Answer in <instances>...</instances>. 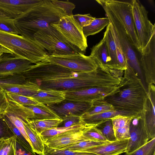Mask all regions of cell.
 Masks as SVG:
<instances>
[{
  "label": "cell",
  "mask_w": 155,
  "mask_h": 155,
  "mask_svg": "<svg viewBox=\"0 0 155 155\" xmlns=\"http://www.w3.org/2000/svg\"><path fill=\"white\" fill-rule=\"evenodd\" d=\"M0 46L15 56L32 64L45 61L48 54L37 42L18 35L0 31Z\"/></svg>",
  "instance_id": "obj_4"
},
{
  "label": "cell",
  "mask_w": 155,
  "mask_h": 155,
  "mask_svg": "<svg viewBox=\"0 0 155 155\" xmlns=\"http://www.w3.org/2000/svg\"><path fill=\"white\" fill-rule=\"evenodd\" d=\"M62 122L59 125L58 127H69L84 123L81 120V116L69 115L62 119Z\"/></svg>",
  "instance_id": "obj_43"
},
{
  "label": "cell",
  "mask_w": 155,
  "mask_h": 155,
  "mask_svg": "<svg viewBox=\"0 0 155 155\" xmlns=\"http://www.w3.org/2000/svg\"><path fill=\"white\" fill-rule=\"evenodd\" d=\"M5 53L10 54V53L7 50L0 46V56L4 53Z\"/></svg>",
  "instance_id": "obj_49"
},
{
  "label": "cell",
  "mask_w": 155,
  "mask_h": 155,
  "mask_svg": "<svg viewBox=\"0 0 155 155\" xmlns=\"http://www.w3.org/2000/svg\"><path fill=\"white\" fill-rule=\"evenodd\" d=\"M7 97L23 105H38L40 104L32 97L19 95L8 91H5Z\"/></svg>",
  "instance_id": "obj_34"
},
{
  "label": "cell",
  "mask_w": 155,
  "mask_h": 155,
  "mask_svg": "<svg viewBox=\"0 0 155 155\" xmlns=\"http://www.w3.org/2000/svg\"><path fill=\"white\" fill-rule=\"evenodd\" d=\"M33 65L26 59L4 53L0 56V77L22 74Z\"/></svg>",
  "instance_id": "obj_15"
},
{
  "label": "cell",
  "mask_w": 155,
  "mask_h": 155,
  "mask_svg": "<svg viewBox=\"0 0 155 155\" xmlns=\"http://www.w3.org/2000/svg\"><path fill=\"white\" fill-rule=\"evenodd\" d=\"M103 38L106 43L109 55L108 67L110 69L120 70L117 62L116 45L114 38L112 25L110 21L107 26Z\"/></svg>",
  "instance_id": "obj_20"
},
{
  "label": "cell",
  "mask_w": 155,
  "mask_h": 155,
  "mask_svg": "<svg viewBox=\"0 0 155 155\" xmlns=\"http://www.w3.org/2000/svg\"><path fill=\"white\" fill-rule=\"evenodd\" d=\"M3 115H0V139H8L15 136Z\"/></svg>",
  "instance_id": "obj_42"
},
{
  "label": "cell",
  "mask_w": 155,
  "mask_h": 155,
  "mask_svg": "<svg viewBox=\"0 0 155 155\" xmlns=\"http://www.w3.org/2000/svg\"><path fill=\"white\" fill-rule=\"evenodd\" d=\"M128 141V139L117 140L80 151L91 153L96 155H119L125 153Z\"/></svg>",
  "instance_id": "obj_19"
},
{
  "label": "cell",
  "mask_w": 155,
  "mask_h": 155,
  "mask_svg": "<svg viewBox=\"0 0 155 155\" xmlns=\"http://www.w3.org/2000/svg\"><path fill=\"white\" fill-rule=\"evenodd\" d=\"M127 155H155V137L138 149Z\"/></svg>",
  "instance_id": "obj_40"
},
{
  "label": "cell",
  "mask_w": 155,
  "mask_h": 155,
  "mask_svg": "<svg viewBox=\"0 0 155 155\" xmlns=\"http://www.w3.org/2000/svg\"><path fill=\"white\" fill-rule=\"evenodd\" d=\"M113 34L116 45L117 55L118 66L120 70L124 71L127 68L125 58L119 43L114 35V32Z\"/></svg>",
  "instance_id": "obj_46"
},
{
  "label": "cell",
  "mask_w": 155,
  "mask_h": 155,
  "mask_svg": "<svg viewBox=\"0 0 155 155\" xmlns=\"http://www.w3.org/2000/svg\"><path fill=\"white\" fill-rule=\"evenodd\" d=\"M88 125L63 133L46 140L44 143L50 148L62 149L73 144L89 140L83 135L84 130Z\"/></svg>",
  "instance_id": "obj_16"
},
{
  "label": "cell",
  "mask_w": 155,
  "mask_h": 155,
  "mask_svg": "<svg viewBox=\"0 0 155 155\" xmlns=\"http://www.w3.org/2000/svg\"><path fill=\"white\" fill-rule=\"evenodd\" d=\"M24 106L32 110L34 114L33 118L30 120L60 118L53 111L45 104H41L38 105Z\"/></svg>",
  "instance_id": "obj_28"
},
{
  "label": "cell",
  "mask_w": 155,
  "mask_h": 155,
  "mask_svg": "<svg viewBox=\"0 0 155 155\" xmlns=\"http://www.w3.org/2000/svg\"><path fill=\"white\" fill-rule=\"evenodd\" d=\"M122 82L118 86L114 87H91L65 91V99L77 102L92 103L115 93L121 86Z\"/></svg>",
  "instance_id": "obj_11"
},
{
  "label": "cell",
  "mask_w": 155,
  "mask_h": 155,
  "mask_svg": "<svg viewBox=\"0 0 155 155\" xmlns=\"http://www.w3.org/2000/svg\"><path fill=\"white\" fill-rule=\"evenodd\" d=\"M119 115L134 116L137 115L114 110L81 118L82 121L85 124L94 126L104 120Z\"/></svg>",
  "instance_id": "obj_25"
},
{
  "label": "cell",
  "mask_w": 155,
  "mask_h": 155,
  "mask_svg": "<svg viewBox=\"0 0 155 155\" xmlns=\"http://www.w3.org/2000/svg\"><path fill=\"white\" fill-rule=\"evenodd\" d=\"M22 121L31 142L33 152L39 155H42L44 149V143L40 135L33 130L28 122Z\"/></svg>",
  "instance_id": "obj_27"
},
{
  "label": "cell",
  "mask_w": 155,
  "mask_h": 155,
  "mask_svg": "<svg viewBox=\"0 0 155 155\" xmlns=\"http://www.w3.org/2000/svg\"><path fill=\"white\" fill-rule=\"evenodd\" d=\"M0 87L4 91L28 97H32L40 89L35 84L29 82L22 84L5 85Z\"/></svg>",
  "instance_id": "obj_22"
},
{
  "label": "cell",
  "mask_w": 155,
  "mask_h": 155,
  "mask_svg": "<svg viewBox=\"0 0 155 155\" xmlns=\"http://www.w3.org/2000/svg\"><path fill=\"white\" fill-rule=\"evenodd\" d=\"M96 155L95 154L93 153H91L90 154H85V155H82V154H80V155Z\"/></svg>",
  "instance_id": "obj_50"
},
{
  "label": "cell",
  "mask_w": 155,
  "mask_h": 155,
  "mask_svg": "<svg viewBox=\"0 0 155 155\" xmlns=\"http://www.w3.org/2000/svg\"><path fill=\"white\" fill-rule=\"evenodd\" d=\"M8 102L5 91L0 92V115L5 114L8 107Z\"/></svg>",
  "instance_id": "obj_48"
},
{
  "label": "cell",
  "mask_w": 155,
  "mask_h": 155,
  "mask_svg": "<svg viewBox=\"0 0 155 155\" xmlns=\"http://www.w3.org/2000/svg\"><path fill=\"white\" fill-rule=\"evenodd\" d=\"M7 99L8 104L5 113L15 115L25 122H27L28 120L33 118L34 114L31 109L8 98Z\"/></svg>",
  "instance_id": "obj_24"
},
{
  "label": "cell",
  "mask_w": 155,
  "mask_h": 155,
  "mask_svg": "<svg viewBox=\"0 0 155 155\" xmlns=\"http://www.w3.org/2000/svg\"><path fill=\"white\" fill-rule=\"evenodd\" d=\"M34 40L49 55H65L81 52L51 25L36 33L34 36Z\"/></svg>",
  "instance_id": "obj_7"
},
{
  "label": "cell",
  "mask_w": 155,
  "mask_h": 155,
  "mask_svg": "<svg viewBox=\"0 0 155 155\" xmlns=\"http://www.w3.org/2000/svg\"><path fill=\"white\" fill-rule=\"evenodd\" d=\"M92 106L82 114L83 118L93 115L104 112L115 110L112 106L104 99L99 100L92 103Z\"/></svg>",
  "instance_id": "obj_30"
},
{
  "label": "cell",
  "mask_w": 155,
  "mask_h": 155,
  "mask_svg": "<svg viewBox=\"0 0 155 155\" xmlns=\"http://www.w3.org/2000/svg\"><path fill=\"white\" fill-rule=\"evenodd\" d=\"M112 24L113 32L117 39L125 58L126 68L132 69L145 85L140 65L142 54L135 47L125 29L107 10L104 9Z\"/></svg>",
  "instance_id": "obj_5"
},
{
  "label": "cell",
  "mask_w": 155,
  "mask_h": 155,
  "mask_svg": "<svg viewBox=\"0 0 155 155\" xmlns=\"http://www.w3.org/2000/svg\"><path fill=\"white\" fill-rule=\"evenodd\" d=\"M3 90H2L0 87V92L1 91H2Z\"/></svg>",
  "instance_id": "obj_51"
},
{
  "label": "cell",
  "mask_w": 155,
  "mask_h": 155,
  "mask_svg": "<svg viewBox=\"0 0 155 155\" xmlns=\"http://www.w3.org/2000/svg\"><path fill=\"white\" fill-rule=\"evenodd\" d=\"M140 65L147 86L155 84V32L144 48Z\"/></svg>",
  "instance_id": "obj_13"
},
{
  "label": "cell",
  "mask_w": 155,
  "mask_h": 155,
  "mask_svg": "<svg viewBox=\"0 0 155 155\" xmlns=\"http://www.w3.org/2000/svg\"><path fill=\"white\" fill-rule=\"evenodd\" d=\"M65 16L62 9L54 5L50 0H43L14 21L19 34L26 39L34 41V36L36 33Z\"/></svg>",
  "instance_id": "obj_3"
},
{
  "label": "cell",
  "mask_w": 155,
  "mask_h": 155,
  "mask_svg": "<svg viewBox=\"0 0 155 155\" xmlns=\"http://www.w3.org/2000/svg\"><path fill=\"white\" fill-rule=\"evenodd\" d=\"M27 82L22 74L0 77V87L8 85L22 84Z\"/></svg>",
  "instance_id": "obj_36"
},
{
  "label": "cell",
  "mask_w": 155,
  "mask_h": 155,
  "mask_svg": "<svg viewBox=\"0 0 155 155\" xmlns=\"http://www.w3.org/2000/svg\"><path fill=\"white\" fill-rule=\"evenodd\" d=\"M83 135L89 140L97 141H107L94 125H88L84 130Z\"/></svg>",
  "instance_id": "obj_38"
},
{
  "label": "cell",
  "mask_w": 155,
  "mask_h": 155,
  "mask_svg": "<svg viewBox=\"0 0 155 155\" xmlns=\"http://www.w3.org/2000/svg\"><path fill=\"white\" fill-rule=\"evenodd\" d=\"M147 95V89L142 81L133 69L127 68L120 87L104 100L115 110L137 115L142 113Z\"/></svg>",
  "instance_id": "obj_2"
},
{
  "label": "cell",
  "mask_w": 155,
  "mask_h": 155,
  "mask_svg": "<svg viewBox=\"0 0 155 155\" xmlns=\"http://www.w3.org/2000/svg\"><path fill=\"white\" fill-rule=\"evenodd\" d=\"M22 74L27 81L45 90L65 91L114 87L117 83V75L112 69L99 67L92 71L78 72L47 61L33 64Z\"/></svg>",
  "instance_id": "obj_1"
},
{
  "label": "cell",
  "mask_w": 155,
  "mask_h": 155,
  "mask_svg": "<svg viewBox=\"0 0 155 155\" xmlns=\"http://www.w3.org/2000/svg\"><path fill=\"white\" fill-rule=\"evenodd\" d=\"M57 30L70 44L84 54L87 47V38L82 28L74 18L73 15L65 16L57 22L51 25Z\"/></svg>",
  "instance_id": "obj_8"
},
{
  "label": "cell",
  "mask_w": 155,
  "mask_h": 155,
  "mask_svg": "<svg viewBox=\"0 0 155 155\" xmlns=\"http://www.w3.org/2000/svg\"><path fill=\"white\" fill-rule=\"evenodd\" d=\"M15 155H36L24 146L16 138V141Z\"/></svg>",
  "instance_id": "obj_47"
},
{
  "label": "cell",
  "mask_w": 155,
  "mask_h": 155,
  "mask_svg": "<svg viewBox=\"0 0 155 155\" xmlns=\"http://www.w3.org/2000/svg\"><path fill=\"white\" fill-rule=\"evenodd\" d=\"M62 121L60 118L28 120L27 122L33 130L40 134L47 130L58 127Z\"/></svg>",
  "instance_id": "obj_26"
},
{
  "label": "cell",
  "mask_w": 155,
  "mask_h": 155,
  "mask_svg": "<svg viewBox=\"0 0 155 155\" xmlns=\"http://www.w3.org/2000/svg\"><path fill=\"white\" fill-rule=\"evenodd\" d=\"M16 136L0 139V155H15Z\"/></svg>",
  "instance_id": "obj_32"
},
{
  "label": "cell",
  "mask_w": 155,
  "mask_h": 155,
  "mask_svg": "<svg viewBox=\"0 0 155 155\" xmlns=\"http://www.w3.org/2000/svg\"><path fill=\"white\" fill-rule=\"evenodd\" d=\"M5 114L8 118L10 120L19 130L25 137L31 143V142L26 134L24 124L21 120L15 115L9 113H6Z\"/></svg>",
  "instance_id": "obj_44"
},
{
  "label": "cell",
  "mask_w": 155,
  "mask_h": 155,
  "mask_svg": "<svg viewBox=\"0 0 155 155\" xmlns=\"http://www.w3.org/2000/svg\"><path fill=\"white\" fill-rule=\"evenodd\" d=\"M45 61L81 72L92 71L99 67L91 56L80 52L65 55H48Z\"/></svg>",
  "instance_id": "obj_9"
},
{
  "label": "cell",
  "mask_w": 155,
  "mask_h": 155,
  "mask_svg": "<svg viewBox=\"0 0 155 155\" xmlns=\"http://www.w3.org/2000/svg\"><path fill=\"white\" fill-rule=\"evenodd\" d=\"M130 138L125 153L127 155L146 143L149 140L142 113L131 120L129 126Z\"/></svg>",
  "instance_id": "obj_12"
},
{
  "label": "cell",
  "mask_w": 155,
  "mask_h": 155,
  "mask_svg": "<svg viewBox=\"0 0 155 155\" xmlns=\"http://www.w3.org/2000/svg\"><path fill=\"white\" fill-rule=\"evenodd\" d=\"M74 18L80 26L83 28L89 25L96 18L93 17L90 14H77L73 15Z\"/></svg>",
  "instance_id": "obj_45"
},
{
  "label": "cell",
  "mask_w": 155,
  "mask_h": 155,
  "mask_svg": "<svg viewBox=\"0 0 155 155\" xmlns=\"http://www.w3.org/2000/svg\"><path fill=\"white\" fill-rule=\"evenodd\" d=\"M50 1L54 5L62 9L66 16H71L73 15L72 11L75 7V5L73 3L68 0L65 1L58 0Z\"/></svg>",
  "instance_id": "obj_41"
},
{
  "label": "cell",
  "mask_w": 155,
  "mask_h": 155,
  "mask_svg": "<svg viewBox=\"0 0 155 155\" xmlns=\"http://www.w3.org/2000/svg\"><path fill=\"white\" fill-rule=\"evenodd\" d=\"M90 55L93 57L99 67L108 68L107 64L109 55L106 43L104 38L92 48Z\"/></svg>",
  "instance_id": "obj_23"
},
{
  "label": "cell",
  "mask_w": 155,
  "mask_h": 155,
  "mask_svg": "<svg viewBox=\"0 0 155 155\" xmlns=\"http://www.w3.org/2000/svg\"><path fill=\"white\" fill-rule=\"evenodd\" d=\"M96 1L103 9L108 11L125 29L134 45L140 52L134 24L131 3L117 0Z\"/></svg>",
  "instance_id": "obj_6"
},
{
  "label": "cell",
  "mask_w": 155,
  "mask_h": 155,
  "mask_svg": "<svg viewBox=\"0 0 155 155\" xmlns=\"http://www.w3.org/2000/svg\"><path fill=\"white\" fill-rule=\"evenodd\" d=\"M92 105V103L77 102L65 99L58 104L47 106L62 120L69 115L81 116Z\"/></svg>",
  "instance_id": "obj_17"
},
{
  "label": "cell",
  "mask_w": 155,
  "mask_h": 155,
  "mask_svg": "<svg viewBox=\"0 0 155 155\" xmlns=\"http://www.w3.org/2000/svg\"><path fill=\"white\" fill-rule=\"evenodd\" d=\"M91 153L76 151L68 149H58L50 148L44 144L42 155H75L89 154Z\"/></svg>",
  "instance_id": "obj_39"
},
{
  "label": "cell",
  "mask_w": 155,
  "mask_h": 155,
  "mask_svg": "<svg viewBox=\"0 0 155 155\" xmlns=\"http://www.w3.org/2000/svg\"><path fill=\"white\" fill-rule=\"evenodd\" d=\"M43 0H0V14L15 19L31 9Z\"/></svg>",
  "instance_id": "obj_14"
},
{
  "label": "cell",
  "mask_w": 155,
  "mask_h": 155,
  "mask_svg": "<svg viewBox=\"0 0 155 155\" xmlns=\"http://www.w3.org/2000/svg\"><path fill=\"white\" fill-rule=\"evenodd\" d=\"M131 3L135 28L142 54L155 32V25L149 20L148 12L139 1L133 0Z\"/></svg>",
  "instance_id": "obj_10"
},
{
  "label": "cell",
  "mask_w": 155,
  "mask_h": 155,
  "mask_svg": "<svg viewBox=\"0 0 155 155\" xmlns=\"http://www.w3.org/2000/svg\"><path fill=\"white\" fill-rule=\"evenodd\" d=\"M32 97L40 104L46 105L57 104L65 99L64 91L39 89Z\"/></svg>",
  "instance_id": "obj_21"
},
{
  "label": "cell",
  "mask_w": 155,
  "mask_h": 155,
  "mask_svg": "<svg viewBox=\"0 0 155 155\" xmlns=\"http://www.w3.org/2000/svg\"><path fill=\"white\" fill-rule=\"evenodd\" d=\"M94 127L101 133L107 141L113 142L117 140L111 119L104 120L94 125Z\"/></svg>",
  "instance_id": "obj_31"
},
{
  "label": "cell",
  "mask_w": 155,
  "mask_h": 155,
  "mask_svg": "<svg viewBox=\"0 0 155 155\" xmlns=\"http://www.w3.org/2000/svg\"><path fill=\"white\" fill-rule=\"evenodd\" d=\"M0 31L14 34H19L15 24L14 19L8 18L1 14Z\"/></svg>",
  "instance_id": "obj_35"
},
{
  "label": "cell",
  "mask_w": 155,
  "mask_h": 155,
  "mask_svg": "<svg viewBox=\"0 0 155 155\" xmlns=\"http://www.w3.org/2000/svg\"><path fill=\"white\" fill-rule=\"evenodd\" d=\"M107 17L95 18L88 25L82 28L85 37L95 35L102 30L110 23Z\"/></svg>",
  "instance_id": "obj_29"
},
{
  "label": "cell",
  "mask_w": 155,
  "mask_h": 155,
  "mask_svg": "<svg viewBox=\"0 0 155 155\" xmlns=\"http://www.w3.org/2000/svg\"><path fill=\"white\" fill-rule=\"evenodd\" d=\"M109 141H97L85 140L70 145L62 149H68L76 151H81L84 149L102 144Z\"/></svg>",
  "instance_id": "obj_37"
},
{
  "label": "cell",
  "mask_w": 155,
  "mask_h": 155,
  "mask_svg": "<svg viewBox=\"0 0 155 155\" xmlns=\"http://www.w3.org/2000/svg\"><path fill=\"white\" fill-rule=\"evenodd\" d=\"M147 95L143 110L145 126L149 139L155 137V87L147 86Z\"/></svg>",
  "instance_id": "obj_18"
},
{
  "label": "cell",
  "mask_w": 155,
  "mask_h": 155,
  "mask_svg": "<svg viewBox=\"0 0 155 155\" xmlns=\"http://www.w3.org/2000/svg\"><path fill=\"white\" fill-rule=\"evenodd\" d=\"M86 125L84 123H82L69 127H57L45 131L40 134L44 142L46 140L58 135L68 130L82 127Z\"/></svg>",
  "instance_id": "obj_33"
}]
</instances>
